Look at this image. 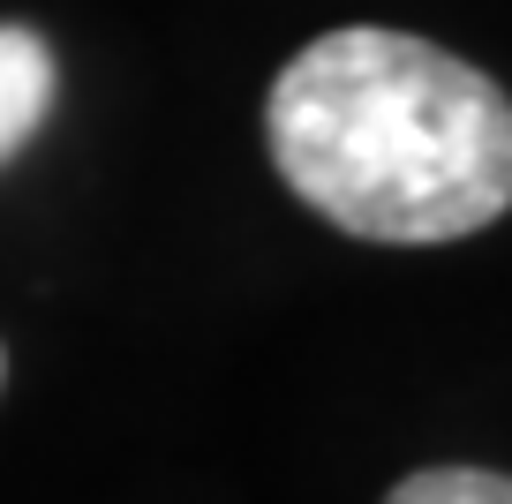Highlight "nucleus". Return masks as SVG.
<instances>
[{"instance_id": "1", "label": "nucleus", "mask_w": 512, "mask_h": 504, "mask_svg": "<svg viewBox=\"0 0 512 504\" xmlns=\"http://www.w3.org/2000/svg\"><path fill=\"white\" fill-rule=\"evenodd\" d=\"M272 166L317 219L362 241L482 234L512 204V106L482 68L407 31L347 23L279 68Z\"/></svg>"}, {"instance_id": "2", "label": "nucleus", "mask_w": 512, "mask_h": 504, "mask_svg": "<svg viewBox=\"0 0 512 504\" xmlns=\"http://www.w3.org/2000/svg\"><path fill=\"white\" fill-rule=\"evenodd\" d=\"M53 91H61V68H53L46 38L23 23H0V166L46 128Z\"/></svg>"}, {"instance_id": "3", "label": "nucleus", "mask_w": 512, "mask_h": 504, "mask_svg": "<svg viewBox=\"0 0 512 504\" xmlns=\"http://www.w3.org/2000/svg\"><path fill=\"white\" fill-rule=\"evenodd\" d=\"M384 504H512V482L490 467H422Z\"/></svg>"}, {"instance_id": "4", "label": "nucleus", "mask_w": 512, "mask_h": 504, "mask_svg": "<svg viewBox=\"0 0 512 504\" xmlns=\"http://www.w3.org/2000/svg\"><path fill=\"white\" fill-rule=\"evenodd\" d=\"M0 377H8V354H0Z\"/></svg>"}]
</instances>
